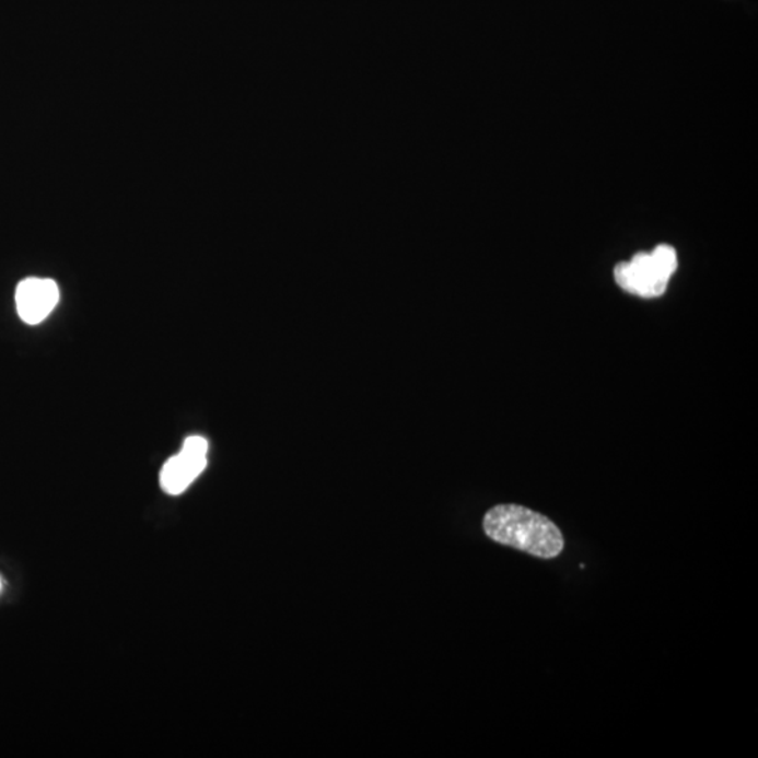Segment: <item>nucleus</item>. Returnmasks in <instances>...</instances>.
I'll use <instances>...</instances> for the list:
<instances>
[{"mask_svg":"<svg viewBox=\"0 0 758 758\" xmlns=\"http://www.w3.org/2000/svg\"><path fill=\"white\" fill-rule=\"evenodd\" d=\"M483 532L492 541L539 559H555L563 552L561 528L544 515L518 504H498L483 517Z\"/></svg>","mask_w":758,"mask_h":758,"instance_id":"f257e3e1","label":"nucleus"},{"mask_svg":"<svg viewBox=\"0 0 758 758\" xmlns=\"http://www.w3.org/2000/svg\"><path fill=\"white\" fill-rule=\"evenodd\" d=\"M677 252L670 245H658L652 252L637 253L629 261L618 263L614 279L628 294L658 299L665 294L677 270Z\"/></svg>","mask_w":758,"mask_h":758,"instance_id":"f03ea898","label":"nucleus"},{"mask_svg":"<svg viewBox=\"0 0 758 758\" xmlns=\"http://www.w3.org/2000/svg\"><path fill=\"white\" fill-rule=\"evenodd\" d=\"M208 441L200 435L188 438L180 453L163 465L161 487L168 494H180L200 477L207 467Z\"/></svg>","mask_w":758,"mask_h":758,"instance_id":"7ed1b4c3","label":"nucleus"},{"mask_svg":"<svg viewBox=\"0 0 758 758\" xmlns=\"http://www.w3.org/2000/svg\"><path fill=\"white\" fill-rule=\"evenodd\" d=\"M59 302L57 282L49 279H26L16 290V308L20 318L28 325L46 320Z\"/></svg>","mask_w":758,"mask_h":758,"instance_id":"20e7f679","label":"nucleus"}]
</instances>
